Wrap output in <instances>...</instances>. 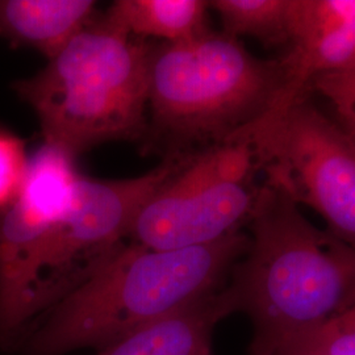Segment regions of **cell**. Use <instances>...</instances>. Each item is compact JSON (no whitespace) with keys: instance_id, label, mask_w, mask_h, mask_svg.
Masks as SVG:
<instances>
[{"instance_id":"1","label":"cell","mask_w":355,"mask_h":355,"mask_svg":"<svg viewBox=\"0 0 355 355\" xmlns=\"http://www.w3.org/2000/svg\"><path fill=\"white\" fill-rule=\"evenodd\" d=\"M248 250L224 287L232 313L253 324L250 355H282L355 306V248L313 227L284 191L265 180Z\"/></svg>"},{"instance_id":"2","label":"cell","mask_w":355,"mask_h":355,"mask_svg":"<svg viewBox=\"0 0 355 355\" xmlns=\"http://www.w3.org/2000/svg\"><path fill=\"white\" fill-rule=\"evenodd\" d=\"M248 246L249 234L242 229L178 250H153L128 241L26 330L12 350L19 355L101 350L221 290Z\"/></svg>"},{"instance_id":"3","label":"cell","mask_w":355,"mask_h":355,"mask_svg":"<svg viewBox=\"0 0 355 355\" xmlns=\"http://www.w3.org/2000/svg\"><path fill=\"white\" fill-rule=\"evenodd\" d=\"M282 83L280 60H261L223 32L153 46L145 139L166 158L200 152L261 119Z\"/></svg>"},{"instance_id":"4","label":"cell","mask_w":355,"mask_h":355,"mask_svg":"<svg viewBox=\"0 0 355 355\" xmlns=\"http://www.w3.org/2000/svg\"><path fill=\"white\" fill-rule=\"evenodd\" d=\"M153 46L95 20L13 89L35 111L45 144L73 155L148 132Z\"/></svg>"},{"instance_id":"5","label":"cell","mask_w":355,"mask_h":355,"mask_svg":"<svg viewBox=\"0 0 355 355\" xmlns=\"http://www.w3.org/2000/svg\"><path fill=\"white\" fill-rule=\"evenodd\" d=\"M253 141L237 132L184 157L144 203L128 241L153 250H178L218 241L248 225L265 186Z\"/></svg>"},{"instance_id":"6","label":"cell","mask_w":355,"mask_h":355,"mask_svg":"<svg viewBox=\"0 0 355 355\" xmlns=\"http://www.w3.org/2000/svg\"><path fill=\"white\" fill-rule=\"evenodd\" d=\"M182 159L166 158L162 165L132 179L78 178L41 250L33 290V324L127 243L141 207Z\"/></svg>"},{"instance_id":"7","label":"cell","mask_w":355,"mask_h":355,"mask_svg":"<svg viewBox=\"0 0 355 355\" xmlns=\"http://www.w3.org/2000/svg\"><path fill=\"white\" fill-rule=\"evenodd\" d=\"M263 162L265 180L315 209L355 248V146L336 120L305 99L242 129Z\"/></svg>"},{"instance_id":"8","label":"cell","mask_w":355,"mask_h":355,"mask_svg":"<svg viewBox=\"0 0 355 355\" xmlns=\"http://www.w3.org/2000/svg\"><path fill=\"white\" fill-rule=\"evenodd\" d=\"M74 159L44 142L29 157L17 196L0 212V349H12L33 324L38 261L80 177Z\"/></svg>"},{"instance_id":"9","label":"cell","mask_w":355,"mask_h":355,"mask_svg":"<svg viewBox=\"0 0 355 355\" xmlns=\"http://www.w3.org/2000/svg\"><path fill=\"white\" fill-rule=\"evenodd\" d=\"M232 315L221 290L136 330L95 355H214L212 333Z\"/></svg>"},{"instance_id":"10","label":"cell","mask_w":355,"mask_h":355,"mask_svg":"<svg viewBox=\"0 0 355 355\" xmlns=\"http://www.w3.org/2000/svg\"><path fill=\"white\" fill-rule=\"evenodd\" d=\"M95 10L92 0H0V37L49 61L95 21Z\"/></svg>"},{"instance_id":"11","label":"cell","mask_w":355,"mask_h":355,"mask_svg":"<svg viewBox=\"0 0 355 355\" xmlns=\"http://www.w3.org/2000/svg\"><path fill=\"white\" fill-rule=\"evenodd\" d=\"M208 10L203 0H117L99 21L129 37L183 44L211 32Z\"/></svg>"},{"instance_id":"12","label":"cell","mask_w":355,"mask_h":355,"mask_svg":"<svg viewBox=\"0 0 355 355\" xmlns=\"http://www.w3.org/2000/svg\"><path fill=\"white\" fill-rule=\"evenodd\" d=\"M279 60L283 83L275 102L266 112L271 117H279L295 103L305 99V94L320 76L355 67V19L324 37L293 45Z\"/></svg>"},{"instance_id":"13","label":"cell","mask_w":355,"mask_h":355,"mask_svg":"<svg viewBox=\"0 0 355 355\" xmlns=\"http://www.w3.org/2000/svg\"><path fill=\"white\" fill-rule=\"evenodd\" d=\"M291 0H214L223 33L255 38L268 48L290 45Z\"/></svg>"},{"instance_id":"14","label":"cell","mask_w":355,"mask_h":355,"mask_svg":"<svg viewBox=\"0 0 355 355\" xmlns=\"http://www.w3.org/2000/svg\"><path fill=\"white\" fill-rule=\"evenodd\" d=\"M355 19V0H291L290 46L341 29Z\"/></svg>"},{"instance_id":"15","label":"cell","mask_w":355,"mask_h":355,"mask_svg":"<svg viewBox=\"0 0 355 355\" xmlns=\"http://www.w3.org/2000/svg\"><path fill=\"white\" fill-rule=\"evenodd\" d=\"M282 355H355V306L305 334Z\"/></svg>"},{"instance_id":"16","label":"cell","mask_w":355,"mask_h":355,"mask_svg":"<svg viewBox=\"0 0 355 355\" xmlns=\"http://www.w3.org/2000/svg\"><path fill=\"white\" fill-rule=\"evenodd\" d=\"M29 155L24 142L0 129V212L12 203L23 186Z\"/></svg>"},{"instance_id":"17","label":"cell","mask_w":355,"mask_h":355,"mask_svg":"<svg viewBox=\"0 0 355 355\" xmlns=\"http://www.w3.org/2000/svg\"><path fill=\"white\" fill-rule=\"evenodd\" d=\"M311 89L324 95L336 112L355 116V67L318 78Z\"/></svg>"},{"instance_id":"18","label":"cell","mask_w":355,"mask_h":355,"mask_svg":"<svg viewBox=\"0 0 355 355\" xmlns=\"http://www.w3.org/2000/svg\"><path fill=\"white\" fill-rule=\"evenodd\" d=\"M336 121L343 128V132L349 136L355 146V116L354 114L336 112Z\"/></svg>"}]
</instances>
